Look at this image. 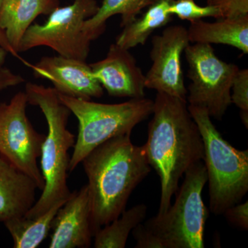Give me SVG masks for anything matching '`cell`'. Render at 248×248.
<instances>
[{
	"label": "cell",
	"mask_w": 248,
	"mask_h": 248,
	"mask_svg": "<svg viewBox=\"0 0 248 248\" xmlns=\"http://www.w3.org/2000/svg\"><path fill=\"white\" fill-rule=\"evenodd\" d=\"M50 248H88L91 246V205L87 185L71 192L52 222Z\"/></svg>",
	"instance_id": "cell-13"
},
{
	"label": "cell",
	"mask_w": 248,
	"mask_h": 248,
	"mask_svg": "<svg viewBox=\"0 0 248 248\" xmlns=\"http://www.w3.org/2000/svg\"><path fill=\"white\" fill-rule=\"evenodd\" d=\"M0 46H1L3 48H4L8 53L11 54V55H12L13 56H14L15 58L19 59V60H21L23 63L25 62V60H24V59L19 57V54L16 53V52L14 51V49L11 48L9 42H8L7 40H6V36H5L4 32L1 30H0Z\"/></svg>",
	"instance_id": "cell-27"
},
{
	"label": "cell",
	"mask_w": 248,
	"mask_h": 248,
	"mask_svg": "<svg viewBox=\"0 0 248 248\" xmlns=\"http://www.w3.org/2000/svg\"><path fill=\"white\" fill-rule=\"evenodd\" d=\"M148 207L139 204L125 210L120 216L99 230L94 235L95 248H124L130 233L146 218Z\"/></svg>",
	"instance_id": "cell-20"
},
{
	"label": "cell",
	"mask_w": 248,
	"mask_h": 248,
	"mask_svg": "<svg viewBox=\"0 0 248 248\" xmlns=\"http://www.w3.org/2000/svg\"><path fill=\"white\" fill-rule=\"evenodd\" d=\"M187 103L163 93H156L154 100L148 140L143 146L161 182L159 215L170 207L186 171L203 160V140Z\"/></svg>",
	"instance_id": "cell-1"
},
{
	"label": "cell",
	"mask_w": 248,
	"mask_h": 248,
	"mask_svg": "<svg viewBox=\"0 0 248 248\" xmlns=\"http://www.w3.org/2000/svg\"><path fill=\"white\" fill-rule=\"evenodd\" d=\"M99 6L97 0H74L68 6H58L44 24H33L28 29L18 53L46 46L65 58L86 61L91 41L85 35L83 27Z\"/></svg>",
	"instance_id": "cell-7"
},
{
	"label": "cell",
	"mask_w": 248,
	"mask_h": 248,
	"mask_svg": "<svg viewBox=\"0 0 248 248\" xmlns=\"http://www.w3.org/2000/svg\"><path fill=\"white\" fill-rule=\"evenodd\" d=\"M3 0H0V7H1V4H2Z\"/></svg>",
	"instance_id": "cell-29"
},
{
	"label": "cell",
	"mask_w": 248,
	"mask_h": 248,
	"mask_svg": "<svg viewBox=\"0 0 248 248\" xmlns=\"http://www.w3.org/2000/svg\"><path fill=\"white\" fill-rule=\"evenodd\" d=\"M25 81L19 75L16 74L7 68L0 66V91L18 86Z\"/></svg>",
	"instance_id": "cell-26"
},
{
	"label": "cell",
	"mask_w": 248,
	"mask_h": 248,
	"mask_svg": "<svg viewBox=\"0 0 248 248\" xmlns=\"http://www.w3.org/2000/svg\"><path fill=\"white\" fill-rule=\"evenodd\" d=\"M35 183L0 156V222L24 216L35 204Z\"/></svg>",
	"instance_id": "cell-14"
},
{
	"label": "cell",
	"mask_w": 248,
	"mask_h": 248,
	"mask_svg": "<svg viewBox=\"0 0 248 248\" xmlns=\"http://www.w3.org/2000/svg\"><path fill=\"white\" fill-rule=\"evenodd\" d=\"M169 13L182 20L190 22L205 17H214L217 19L222 18L221 11L217 6L210 4L200 6L195 0H174L170 7Z\"/></svg>",
	"instance_id": "cell-21"
},
{
	"label": "cell",
	"mask_w": 248,
	"mask_h": 248,
	"mask_svg": "<svg viewBox=\"0 0 248 248\" xmlns=\"http://www.w3.org/2000/svg\"><path fill=\"white\" fill-rule=\"evenodd\" d=\"M174 0H151L146 11L140 17L123 27L116 38L115 43L124 48H135L144 45L148 37L159 28L170 22L172 15L169 9Z\"/></svg>",
	"instance_id": "cell-17"
},
{
	"label": "cell",
	"mask_w": 248,
	"mask_h": 248,
	"mask_svg": "<svg viewBox=\"0 0 248 248\" xmlns=\"http://www.w3.org/2000/svg\"><path fill=\"white\" fill-rule=\"evenodd\" d=\"M188 64L187 102L203 108L210 117L221 120L232 104L231 88L239 66L220 60L208 44L187 46Z\"/></svg>",
	"instance_id": "cell-8"
},
{
	"label": "cell",
	"mask_w": 248,
	"mask_h": 248,
	"mask_svg": "<svg viewBox=\"0 0 248 248\" xmlns=\"http://www.w3.org/2000/svg\"><path fill=\"white\" fill-rule=\"evenodd\" d=\"M27 66L37 78L50 81L60 94L89 100L104 94L102 85L84 60L58 55L43 57L35 64L29 62Z\"/></svg>",
	"instance_id": "cell-11"
},
{
	"label": "cell",
	"mask_w": 248,
	"mask_h": 248,
	"mask_svg": "<svg viewBox=\"0 0 248 248\" xmlns=\"http://www.w3.org/2000/svg\"><path fill=\"white\" fill-rule=\"evenodd\" d=\"M130 135L108 140L81 161L88 178L93 236L120 216L132 192L151 172L143 146L133 144Z\"/></svg>",
	"instance_id": "cell-2"
},
{
	"label": "cell",
	"mask_w": 248,
	"mask_h": 248,
	"mask_svg": "<svg viewBox=\"0 0 248 248\" xmlns=\"http://www.w3.org/2000/svg\"><path fill=\"white\" fill-rule=\"evenodd\" d=\"M58 96L79 122L69 172L74 170L86 155L99 145L116 137L131 134L138 124L152 115L154 105V101L146 97L108 104L59 93Z\"/></svg>",
	"instance_id": "cell-5"
},
{
	"label": "cell",
	"mask_w": 248,
	"mask_h": 248,
	"mask_svg": "<svg viewBox=\"0 0 248 248\" xmlns=\"http://www.w3.org/2000/svg\"><path fill=\"white\" fill-rule=\"evenodd\" d=\"M7 53L6 50L0 46V66H2L4 64Z\"/></svg>",
	"instance_id": "cell-28"
},
{
	"label": "cell",
	"mask_w": 248,
	"mask_h": 248,
	"mask_svg": "<svg viewBox=\"0 0 248 248\" xmlns=\"http://www.w3.org/2000/svg\"><path fill=\"white\" fill-rule=\"evenodd\" d=\"M136 240V248H164L160 240L144 224L140 223L132 231Z\"/></svg>",
	"instance_id": "cell-24"
},
{
	"label": "cell",
	"mask_w": 248,
	"mask_h": 248,
	"mask_svg": "<svg viewBox=\"0 0 248 248\" xmlns=\"http://www.w3.org/2000/svg\"><path fill=\"white\" fill-rule=\"evenodd\" d=\"M227 219L235 226L244 231L248 229V202L237 203L227 209L225 213Z\"/></svg>",
	"instance_id": "cell-25"
},
{
	"label": "cell",
	"mask_w": 248,
	"mask_h": 248,
	"mask_svg": "<svg viewBox=\"0 0 248 248\" xmlns=\"http://www.w3.org/2000/svg\"><path fill=\"white\" fill-rule=\"evenodd\" d=\"M207 4L217 6L221 11L222 18L248 15V0H210Z\"/></svg>",
	"instance_id": "cell-23"
},
{
	"label": "cell",
	"mask_w": 248,
	"mask_h": 248,
	"mask_svg": "<svg viewBox=\"0 0 248 248\" xmlns=\"http://www.w3.org/2000/svg\"><path fill=\"white\" fill-rule=\"evenodd\" d=\"M129 50L112 44L106 58L90 66L109 95L130 99L145 97V75Z\"/></svg>",
	"instance_id": "cell-12"
},
{
	"label": "cell",
	"mask_w": 248,
	"mask_h": 248,
	"mask_svg": "<svg viewBox=\"0 0 248 248\" xmlns=\"http://www.w3.org/2000/svg\"><path fill=\"white\" fill-rule=\"evenodd\" d=\"M174 205L157 214L145 226L161 241L164 248H203L204 231L208 210L202 192L208 182L204 163H196L186 171Z\"/></svg>",
	"instance_id": "cell-6"
},
{
	"label": "cell",
	"mask_w": 248,
	"mask_h": 248,
	"mask_svg": "<svg viewBox=\"0 0 248 248\" xmlns=\"http://www.w3.org/2000/svg\"><path fill=\"white\" fill-rule=\"evenodd\" d=\"M65 202L55 204L39 216L27 217L24 215L4 222L14 240V248H36L40 246L48 236L54 217Z\"/></svg>",
	"instance_id": "cell-18"
},
{
	"label": "cell",
	"mask_w": 248,
	"mask_h": 248,
	"mask_svg": "<svg viewBox=\"0 0 248 248\" xmlns=\"http://www.w3.org/2000/svg\"><path fill=\"white\" fill-rule=\"evenodd\" d=\"M187 32L191 43L231 46L248 53V15L221 18L215 22L194 21L190 22Z\"/></svg>",
	"instance_id": "cell-16"
},
{
	"label": "cell",
	"mask_w": 248,
	"mask_h": 248,
	"mask_svg": "<svg viewBox=\"0 0 248 248\" xmlns=\"http://www.w3.org/2000/svg\"><path fill=\"white\" fill-rule=\"evenodd\" d=\"M190 43L187 29L182 26H171L153 36L150 53L153 63L145 75L146 89L187 102L182 55Z\"/></svg>",
	"instance_id": "cell-10"
},
{
	"label": "cell",
	"mask_w": 248,
	"mask_h": 248,
	"mask_svg": "<svg viewBox=\"0 0 248 248\" xmlns=\"http://www.w3.org/2000/svg\"><path fill=\"white\" fill-rule=\"evenodd\" d=\"M24 92L28 103L40 108L48 125L40 156L45 187L39 200L25 215L35 217L71 195L67 182L71 160L68 152L74 147L76 138L68 128L71 110L61 102L53 88L29 82Z\"/></svg>",
	"instance_id": "cell-3"
},
{
	"label": "cell",
	"mask_w": 248,
	"mask_h": 248,
	"mask_svg": "<svg viewBox=\"0 0 248 248\" xmlns=\"http://www.w3.org/2000/svg\"><path fill=\"white\" fill-rule=\"evenodd\" d=\"M60 4V0H3L0 30L16 53L19 54L18 49L23 37L36 18L50 14Z\"/></svg>",
	"instance_id": "cell-15"
},
{
	"label": "cell",
	"mask_w": 248,
	"mask_h": 248,
	"mask_svg": "<svg viewBox=\"0 0 248 248\" xmlns=\"http://www.w3.org/2000/svg\"><path fill=\"white\" fill-rule=\"evenodd\" d=\"M151 0H104L97 13L84 22L83 31L90 41L97 40L107 28V22L112 16L120 15L121 27L133 22Z\"/></svg>",
	"instance_id": "cell-19"
},
{
	"label": "cell",
	"mask_w": 248,
	"mask_h": 248,
	"mask_svg": "<svg viewBox=\"0 0 248 248\" xmlns=\"http://www.w3.org/2000/svg\"><path fill=\"white\" fill-rule=\"evenodd\" d=\"M28 104L25 92L0 104V156L30 177L42 191L45 179L37 159L46 135L36 131L28 118Z\"/></svg>",
	"instance_id": "cell-9"
},
{
	"label": "cell",
	"mask_w": 248,
	"mask_h": 248,
	"mask_svg": "<svg viewBox=\"0 0 248 248\" xmlns=\"http://www.w3.org/2000/svg\"><path fill=\"white\" fill-rule=\"evenodd\" d=\"M203 142L210 210L215 215L241 202L248 191V151H239L223 139L203 108L187 106Z\"/></svg>",
	"instance_id": "cell-4"
},
{
	"label": "cell",
	"mask_w": 248,
	"mask_h": 248,
	"mask_svg": "<svg viewBox=\"0 0 248 248\" xmlns=\"http://www.w3.org/2000/svg\"><path fill=\"white\" fill-rule=\"evenodd\" d=\"M209 1H210V0H207V3H208Z\"/></svg>",
	"instance_id": "cell-30"
},
{
	"label": "cell",
	"mask_w": 248,
	"mask_h": 248,
	"mask_svg": "<svg viewBox=\"0 0 248 248\" xmlns=\"http://www.w3.org/2000/svg\"><path fill=\"white\" fill-rule=\"evenodd\" d=\"M231 102L239 108L244 123L248 122V70H239L231 88Z\"/></svg>",
	"instance_id": "cell-22"
}]
</instances>
